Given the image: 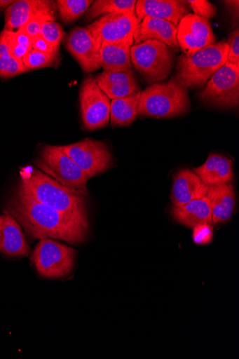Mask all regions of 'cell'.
<instances>
[{
    "instance_id": "1",
    "label": "cell",
    "mask_w": 239,
    "mask_h": 359,
    "mask_svg": "<svg viewBox=\"0 0 239 359\" xmlns=\"http://www.w3.org/2000/svg\"><path fill=\"white\" fill-rule=\"evenodd\" d=\"M4 214L13 217L23 226L29 239L52 238L73 245L86 241L89 224L49 208L16 191Z\"/></svg>"
},
{
    "instance_id": "2",
    "label": "cell",
    "mask_w": 239,
    "mask_h": 359,
    "mask_svg": "<svg viewBox=\"0 0 239 359\" xmlns=\"http://www.w3.org/2000/svg\"><path fill=\"white\" fill-rule=\"evenodd\" d=\"M18 191L67 216L88 223L87 196L63 187L37 168L20 170Z\"/></svg>"
},
{
    "instance_id": "3",
    "label": "cell",
    "mask_w": 239,
    "mask_h": 359,
    "mask_svg": "<svg viewBox=\"0 0 239 359\" xmlns=\"http://www.w3.org/2000/svg\"><path fill=\"white\" fill-rule=\"evenodd\" d=\"M228 48L227 42L221 41L191 56L182 54L177 59L175 79L186 89L202 88L226 62Z\"/></svg>"
},
{
    "instance_id": "4",
    "label": "cell",
    "mask_w": 239,
    "mask_h": 359,
    "mask_svg": "<svg viewBox=\"0 0 239 359\" xmlns=\"http://www.w3.org/2000/svg\"><path fill=\"white\" fill-rule=\"evenodd\" d=\"M189 109L187 89L173 77L166 83L152 84L142 91L138 116L167 118L183 115Z\"/></svg>"
},
{
    "instance_id": "5",
    "label": "cell",
    "mask_w": 239,
    "mask_h": 359,
    "mask_svg": "<svg viewBox=\"0 0 239 359\" xmlns=\"http://www.w3.org/2000/svg\"><path fill=\"white\" fill-rule=\"evenodd\" d=\"M177 53L161 42L146 41L132 46L131 62L144 80L152 85L163 81L172 74Z\"/></svg>"
},
{
    "instance_id": "6",
    "label": "cell",
    "mask_w": 239,
    "mask_h": 359,
    "mask_svg": "<svg viewBox=\"0 0 239 359\" xmlns=\"http://www.w3.org/2000/svg\"><path fill=\"white\" fill-rule=\"evenodd\" d=\"M39 170L52 177L63 187L88 195V177L68 156L61 146H45L36 161Z\"/></svg>"
},
{
    "instance_id": "7",
    "label": "cell",
    "mask_w": 239,
    "mask_h": 359,
    "mask_svg": "<svg viewBox=\"0 0 239 359\" xmlns=\"http://www.w3.org/2000/svg\"><path fill=\"white\" fill-rule=\"evenodd\" d=\"M76 250L50 238L42 239L34 250L31 260L36 270L44 278H64L72 271Z\"/></svg>"
},
{
    "instance_id": "8",
    "label": "cell",
    "mask_w": 239,
    "mask_h": 359,
    "mask_svg": "<svg viewBox=\"0 0 239 359\" xmlns=\"http://www.w3.org/2000/svg\"><path fill=\"white\" fill-rule=\"evenodd\" d=\"M199 100L207 105L230 109L239 104V67L228 62L198 93Z\"/></svg>"
},
{
    "instance_id": "9",
    "label": "cell",
    "mask_w": 239,
    "mask_h": 359,
    "mask_svg": "<svg viewBox=\"0 0 239 359\" xmlns=\"http://www.w3.org/2000/svg\"><path fill=\"white\" fill-rule=\"evenodd\" d=\"M61 148L89 179L107 172L113 164L112 155L104 142L86 139Z\"/></svg>"
},
{
    "instance_id": "10",
    "label": "cell",
    "mask_w": 239,
    "mask_h": 359,
    "mask_svg": "<svg viewBox=\"0 0 239 359\" xmlns=\"http://www.w3.org/2000/svg\"><path fill=\"white\" fill-rule=\"evenodd\" d=\"M109 97L97 86L95 78L88 76L80 91L81 111L85 127L94 130L106 127L110 121Z\"/></svg>"
},
{
    "instance_id": "11",
    "label": "cell",
    "mask_w": 239,
    "mask_h": 359,
    "mask_svg": "<svg viewBox=\"0 0 239 359\" xmlns=\"http://www.w3.org/2000/svg\"><path fill=\"white\" fill-rule=\"evenodd\" d=\"M140 21L135 15L113 14L102 16L87 28L93 35L97 50L107 44L118 43L133 38Z\"/></svg>"
},
{
    "instance_id": "12",
    "label": "cell",
    "mask_w": 239,
    "mask_h": 359,
    "mask_svg": "<svg viewBox=\"0 0 239 359\" xmlns=\"http://www.w3.org/2000/svg\"><path fill=\"white\" fill-rule=\"evenodd\" d=\"M177 27L179 48L187 56L216 43L211 24L206 18L191 13L181 20Z\"/></svg>"
},
{
    "instance_id": "13",
    "label": "cell",
    "mask_w": 239,
    "mask_h": 359,
    "mask_svg": "<svg viewBox=\"0 0 239 359\" xmlns=\"http://www.w3.org/2000/svg\"><path fill=\"white\" fill-rule=\"evenodd\" d=\"M55 4L50 0H19L6 10L5 29L14 31L27 22L41 20L54 22Z\"/></svg>"
},
{
    "instance_id": "14",
    "label": "cell",
    "mask_w": 239,
    "mask_h": 359,
    "mask_svg": "<svg viewBox=\"0 0 239 359\" xmlns=\"http://www.w3.org/2000/svg\"><path fill=\"white\" fill-rule=\"evenodd\" d=\"M65 48L81 65L86 73L100 69L99 52L95 39L87 27H76L64 41Z\"/></svg>"
},
{
    "instance_id": "15",
    "label": "cell",
    "mask_w": 239,
    "mask_h": 359,
    "mask_svg": "<svg viewBox=\"0 0 239 359\" xmlns=\"http://www.w3.org/2000/svg\"><path fill=\"white\" fill-rule=\"evenodd\" d=\"M189 14H191V8L186 0H138L135 4V15L140 22L151 17L178 27L181 20Z\"/></svg>"
},
{
    "instance_id": "16",
    "label": "cell",
    "mask_w": 239,
    "mask_h": 359,
    "mask_svg": "<svg viewBox=\"0 0 239 359\" xmlns=\"http://www.w3.org/2000/svg\"><path fill=\"white\" fill-rule=\"evenodd\" d=\"M178 27L168 21L146 17L135 29L133 34L134 42L139 43L146 41H156L179 52L177 40Z\"/></svg>"
},
{
    "instance_id": "17",
    "label": "cell",
    "mask_w": 239,
    "mask_h": 359,
    "mask_svg": "<svg viewBox=\"0 0 239 359\" xmlns=\"http://www.w3.org/2000/svg\"><path fill=\"white\" fill-rule=\"evenodd\" d=\"M209 186L205 184L193 170H180L174 177L172 191L173 207L179 208L189 202L205 197Z\"/></svg>"
},
{
    "instance_id": "18",
    "label": "cell",
    "mask_w": 239,
    "mask_h": 359,
    "mask_svg": "<svg viewBox=\"0 0 239 359\" xmlns=\"http://www.w3.org/2000/svg\"><path fill=\"white\" fill-rule=\"evenodd\" d=\"M0 252L10 257H27L30 253L20 224L7 214L0 216Z\"/></svg>"
},
{
    "instance_id": "19",
    "label": "cell",
    "mask_w": 239,
    "mask_h": 359,
    "mask_svg": "<svg viewBox=\"0 0 239 359\" xmlns=\"http://www.w3.org/2000/svg\"><path fill=\"white\" fill-rule=\"evenodd\" d=\"M134 39L101 46L99 65L105 72H127L132 70L130 49Z\"/></svg>"
},
{
    "instance_id": "20",
    "label": "cell",
    "mask_w": 239,
    "mask_h": 359,
    "mask_svg": "<svg viewBox=\"0 0 239 359\" xmlns=\"http://www.w3.org/2000/svg\"><path fill=\"white\" fill-rule=\"evenodd\" d=\"M95 79L99 88L112 100L141 90L138 81L132 71L104 72L97 75Z\"/></svg>"
},
{
    "instance_id": "21",
    "label": "cell",
    "mask_w": 239,
    "mask_h": 359,
    "mask_svg": "<svg viewBox=\"0 0 239 359\" xmlns=\"http://www.w3.org/2000/svg\"><path fill=\"white\" fill-rule=\"evenodd\" d=\"M206 197L210 201L214 224L231 219L235 203V191L231 183L209 187Z\"/></svg>"
},
{
    "instance_id": "22",
    "label": "cell",
    "mask_w": 239,
    "mask_h": 359,
    "mask_svg": "<svg viewBox=\"0 0 239 359\" xmlns=\"http://www.w3.org/2000/svg\"><path fill=\"white\" fill-rule=\"evenodd\" d=\"M193 171L209 187L230 183L233 179L232 161L216 154H210L202 166Z\"/></svg>"
},
{
    "instance_id": "23",
    "label": "cell",
    "mask_w": 239,
    "mask_h": 359,
    "mask_svg": "<svg viewBox=\"0 0 239 359\" xmlns=\"http://www.w3.org/2000/svg\"><path fill=\"white\" fill-rule=\"evenodd\" d=\"M172 215L177 222L190 228L203 223L213 224L211 207L206 196L182 207H172Z\"/></svg>"
},
{
    "instance_id": "24",
    "label": "cell",
    "mask_w": 239,
    "mask_h": 359,
    "mask_svg": "<svg viewBox=\"0 0 239 359\" xmlns=\"http://www.w3.org/2000/svg\"><path fill=\"white\" fill-rule=\"evenodd\" d=\"M142 93L141 90L130 95L112 100L110 120L113 127L128 126L137 118Z\"/></svg>"
},
{
    "instance_id": "25",
    "label": "cell",
    "mask_w": 239,
    "mask_h": 359,
    "mask_svg": "<svg viewBox=\"0 0 239 359\" xmlns=\"http://www.w3.org/2000/svg\"><path fill=\"white\" fill-rule=\"evenodd\" d=\"M135 0H96L85 13V21L113 14L135 15Z\"/></svg>"
},
{
    "instance_id": "26",
    "label": "cell",
    "mask_w": 239,
    "mask_h": 359,
    "mask_svg": "<svg viewBox=\"0 0 239 359\" xmlns=\"http://www.w3.org/2000/svg\"><path fill=\"white\" fill-rule=\"evenodd\" d=\"M93 3L91 0H57L56 6L60 20L69 24L84 15Z\"/></svg>"
},
{
    "instance_id": "27",
    "label": "cell",
    "mask_w": 239,
    "mask_h": 359,
    "mask_svg": "<svg viewBox=\"0 0 239 359\" xmlns=\"http://www.w3.org/2000/svg\"><path fill=\"white\" fill-rule=\"evenodd\" d=\"M58 60V54L44 53L32 49L22 59L27 71L53 67Z\"/></svg>"
},
{
    "instance_id": "28",
    "label": "cell",
    "mask_w": 239,
    "mask_h": 359,
    "mask_svg": "<svg viewBox=\"0 0 239 359\" xmlns=\"http://www.w3.org/2000/svg\"><path fill=\"white\" fill-rule=\"evenodd\" d=\"M64 32L60 25L51 21H43L41 36L54 48L59 49L64 37Z\"/></svg>"
},
{
    "instance_id": "29",
    "label": "cell",
    "mask_w": 239,
    "mask_h": 359,
    "mask_svg": "<svg viewBox=\"0 0 239 359\" xmlns=\"http://www.w3.org/2000/svg\"><path fill=\"white\" fill-rule=\"evenodd\" d=\"M188 3L191 10L197 16L209 20L217 15V7L207 0H189Z\"/></svg>"
},
{
    "instance_id": "30",
    "label": "cell",
    "mask_w": 239,
    "mask_h": 359,
    "mask_svg": "<svg viewBox=\"0 0 239 359\" xmlns=\"http://www.w3.org/2000/svg\"><path fill=\"white\" fill-rule=\"evenodd\" d=\"M228 55L226 62L239 67V30L231 32L228 40Z\"/></svg>"
},
{
    "instance_id": "31",
    "label": "cell",
    "mask_w": 239,
    "mask_h": 359,
    "mask_svg": "<svg viewBox=\"0 0 239 359\" xmlns=\"http://www.w3.org/2000/svg\"><path fill=\"white\" fill-rule=\"evenodd\" d=\"M193 229V238L196 244L206 245L212 241L213 237V229L211 224H200L195 226Z\"/></svg>"
},
{
    "instance_id": "32",
    "label": "cell",
    "mask_w": 239,
    "mask_h": 359,
    "mask_svg": "<svg viewBox=\"0 0 239 359\" xmlns=\"http://www.w3.org/2000/svg\"><path fill=\"white\" fill-rule=\"evenodd\" d=\"M43 21L41 20H30L21 27L18 31L23 32L30 39H34L41 36Z\"/></svg>"
},
{
    "instance_id": "33",
    "label": "cell",
    "mask_w": 239,
    "mask_h": 359,
    "mask_svg": "<svg viewBox=\"0 0 239 359\" xmlns=\"http://www.w3.org/2000/svg\"><path fill=\"white\" fill-rule=\"evenodd\" d=\"M28 72L25 67L22 60L11 57L6 78L10 79Z\"/></svg>"
},
{
    "instance_id": "34",
    "label": "cell",
    "mask_w": 239,
    "mask_h": 359,
    "mask_svg": "<svg viewBox=\"0 0 239 359\" xmlns=\"http://www.w3.org/2000/svg\"><path fill=\"white\" fill-rule=\"evenodd\" d=\"M32 50L48 54H58V50L53 48L41 36L32 39Z\"/></svg>"
},
{
    "instance_id": "35",
    "label": "cell",
    "mask_w": 239,
    "mask_h": 359,
    "mask_svg": "<svg viewBox=\"0 0 239 359\" xmlns=\"http://www.w3.org/2000/svg\"><path fill=\"white\" fill-rule=\"evenodd\" d=\"M6 55H11V46L8 31L4 29L0 34V56Z\"/></svg>"
},
{
    "instance_id": "36",
    "label": "cell",
    "mask_w": 239,
    "mask_h": 359,
    "mask_svg": "<svg viewBox=\"0 0 239 359\" xmlns=\"http://www.w3.org/2000/svg\"><path fill=\"white\" fill-rule=\"evenodd\" d=\"M224 4L228 12V14L231 16L233 23L238 22V0L236 1H224Z\"/></svg>"
},
{
    "instance_id": "37",
    "label": "cell",
    "mask_w": 239,
    "mask_h": 359,
    "mask_svg": "<svg viewBox=\"0 0 239 359\" xmlns=\"http://www.w3.org/2000/svg\"><path fill=\"white\" fill-rule=\"evenodd\" d=\"M32 50V48H29L22 46H20L18 43H15L11 49V56L16 57L18 59L22 60L23 57Z\"/></svg>"
},
{
    "instance_id": "38",
    "label": "cell",
    "mask_w": 239,
    "mask_h": 359,
    "mask_svg": "<svg viewBox=\"0 0 239 359\" xmlns=\"http://www.w3.org/2000/svg\"><path fill=\"white\" fill-rule=\"evenodd\" d=\"M15 40L16 43L29 48H32V39H30L29 36L23 34V32L17 31L15 32Z\"/></svg>"
},
{
    "instance_id": "39",
    "label": "cell",
    "mask_w": 239,
    "mask_h": 359,
    "mask_svg": "<svg viewBox=\"0 0 239 359\" xmlns=\"http://www.w3.org/2000/svg\"><path fill=\"white\" fill-rule=\"evenodd\" d=\"M11 55L0 56V78H6Z\"/></svg>"
},
{
    "instance_id": "40",
    "label": "cell",
    "mask_w": 239,
    "mask_h": 359,
    "mask_svg": "<svg viewBox=\"0 0 239 359\" xmlns=\"http://www.w3.org/2000/svg\"><path fill=\"white\" fill-rule=\"evenodd\" d=\"M14 3L15 1H13V0H0V10L7 9Z\"/></svg>"
}]
</instances>
